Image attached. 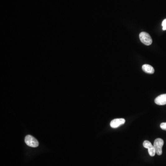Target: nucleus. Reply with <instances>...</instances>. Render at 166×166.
<instances>
[{
	"label": "nucleus",
	"mask_w": 166,
	"mask_h": 166,
	"mask_svg": "<svg viewBox=\"0 0 166 166\" xmlns=\"http://www.w3.org/2000/svg\"><path fill=\"white\" fill-rule=\"evenodd\" d=\"M164 145V141L160 138H156L154 143V147L155 149V152L157 155H161L163 153V147Z\"/></svg>",
	"instance_id": "f257e3e1"
},
{
	"label": "nucleus",
	"mask_w": 166,
	"mask_h": 166,
	"mask_svg": "<svg viewBox=\"0 0 166 166\" xmlns=\"http://www.w3.org/2000/svg\"><path fill=\"white\" fill-rule=\"evenodd\" d=\"M140 41L146 45H150L152 44V39L150 35L145 32H142L139 34Z\"/></svg>",
	"instance_id": "f03ea898"
},
{
	"label": "nucleus",
	"mask_w": 166,
	"mask_h": 166,
	"mask_svg": "<svg viewBox=\"0 0 166 166\" xmlns=\"http://www.w3.org/2000/svg\"><path fill=\"white\" fill-rule=\"evenodd\" d=\"M25 141L26 145L31 147L36 148L39 145L38 140L31 135H27L25 137Z\"/></svg>",
	"instance_id": "7ed1b4c3"
},
{
	"label": "nucleus",
	"mask_w": 166,
	"mask_h": 166,
	"mask_svg": "<svg viewBox=\"0 0 166 166\" xmlns=\"http://www.w3.org/2000/svg\"><path fill=\"white\" fill-rule=\"evenodd\" d=\"M143 146L145 148L148 149L149 154L150 156H154L155 155V153H156L155 149L150 141L148 140L144 141L143 143Z\"/></svg>",
	"instance_id": "20e7f679"
},
{
	"label": "nucleus",
	"mask_w": 166,
	"mask_h": 166,
	"mask_svg": "<svg viewBox=\"0 0 166 166\" xmlns=\"http://www.w3.org/2000/svg\"><path fill=\"white\" fill-rule=\"evenodd\" d=\"M126 120L123 118L115 119L112 120L110 122V127L113 128H116L124 124Z\"/></svg>",
	"instance_id": "39448f33"
},
{
	"label": "nucleus",
	"mask_w": 166,
	"mask_h": 166,
	"mask_svg": "<svg viewBox=\"0 0 166 166\" xmlns=\"http://www.w3.org/2000/svg\"><path fill=\"white\" fill-rule=\"evenodd\" d=\"M154 103L158 105H164L166 104V94H162L154 99Z\"/></svg>",
	"instance_id": "423d86ee"
},
{
	"label": "nucleus",
	"mask_w": 166,
	"mask_h": 166,
	"mask_svg": "<svg viewBox=\"0 0 166 166\" xmlns=\"http://www.w3.org/2000/svg\"><path fill=\"white\" fill-rule=\"evenodd\" d=\"M142 69L146 73L153 74L154 72V68L148 64H145L142 66Z\"/></svg>",
	"instance_id": "0eeeda50"
},
{
	"label": "nucleus",
	"mask_w": 166,
	"mask_h": 166,
	"mask_svg": "<svg viewBox=\"0 0 166 166\" xmlns=\"http://www.w3.org/2000/svg\"><path fill=\"white\" fill-rule=\"evenodd\" d=\"M162 26H163V30H166V19L163 21L162 22Z\"/></svg>",
	"instance_id": "6e6552de"
},
{
	"label": "nucleus",
	"mask_w": 166,
	"mask_h": 166,
	"mask_svg": "<svg viewBox=\"0 0 166 166\" xmlns=\"http://www.w3.org/2000/svg\"><path fill=\"white\" fill-rule=\"evenodd\" d=\"M160 127L162 129L166 131V122L162 123L160 125Z\"/></svg>",
	"instance_id": "1a4fd4ad"
}]
</instances>
